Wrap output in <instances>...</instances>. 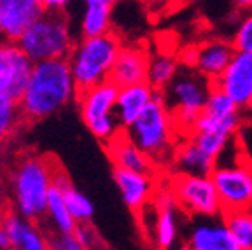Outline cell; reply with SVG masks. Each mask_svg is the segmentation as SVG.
<instances>
[{
	"label": "cell",
	"mask_w": 252,
	"mask_h": 250,
	"mask_svg": "<svg viewBox=\"0 0 252 250\" xmlns=\"http://www.w3.org/2000/svg\"><path fill=\"white\" fill-rule=\"evenodd\" d=\"M0 249H2V250L12 249V245H11V236H9L7 229H5V227L2 226V224H0Z\"/></svg>",
	"instance_id": "d6a6232c"
},
{
	"label": "cell",
	"mask_w": 252,
	"mask_h": 250,
	"mask_svg": "<svg viewBox=\"0 0 252 250\" xmlns=\"http://www.w3.org/2000/svg\"><path fill=\"white\" fill-rule=\"evenodd\" d=\"M44 11L42 0H0V40L18 42Z\"/></svg>",
	"instance_id": "5bb4252c"
},
{
	"label": "cell",
	"mask_w": 252,
	"mask_h": 250,
	"mask_svg": "<svg viewBox=\"0 0 252 250\" xmlns=\"http://www.w3.org/2000/svg\"><path fill=\"white\" fill-rule=\"evenodd\" d=\"M235 47L231 40L224 39H210L205 40L203 44L196 46V62L194 68L210 81H216L226 66L229 65L231 58L235 56Z\"/></svg>",
	"instance_id": "ffe728a7"
},
{
	"label": "cell",
	"mask_w": 252,
	"mask_h": 250,
	"mask_svg": "<svg viewBox=\"0 0 252 250\" xmlns=\"http://www.w3.org/2000/svg\"><path fill=\"white\" fill-rule=\"evenodd\" d=\"M210 177L219 192L224 214L252 208V164L238 144V138L222 151Z\"/></svg>",
	"instance_id": "5b68a950"
},
{
	"label": "cell",
	"mask_w": 252,
	"mask_h": 250,
	"mask_svg": "<svg viewBox=\"0 0 252 250\" xmlns=\"http://www.w3.org/2000/svg\"><path fill=\"white\" fill-rule=\"evenodd\" d=\"M74 235L77 236L83 249H94V247L98 245V235L93 229V226H90V222H77Z\"/></svg>",
	"instance_id": "f1b7e54d"
},
{
	"label": "cell",
	"mask_w": 252,
	"mask_h": 250,
	"mask_svg": "<svg viewBox=\"0 0 252 250\" xmlns=\"http://www.w3.org/2000/svg\"><path fill=\"white\" fill-rule=\"evenodd\" d=\"M142 4L144 5H147L149 9H159V7H166V5L172 2V0H140Z\"/></svg>",
	"instance_id": "e575fe53"
},
{
	"label": "cell",
	"mask_w": 252,
	"mask_h": 250,
	"mask_svg": "<svg viewBox=\"0 0 252 250\" xmlns=\"http://www.w3.org/2000/svg\"><path fill=\"white\" fill-rule=\"evenodd\" d=\"M20 102L11 94H0V142H4L23 123Z\"/></svg>",
	"instance_id": "484cf974"
},
{
	"label": "cell",
	"mask_w": 252,
	"mask_h": 250,
	"mask_svg": "<svg viewBox=\"0 0 252 250\" xmlns=\"http://www.w3.org/2000/svg\"><path fill=\"white\" fill-rule=\"evenodd\" d=\"M229 4L240 12L252 11V0H229Z\"/></svg>",
	"instance_id": "836d02e7"
},
{
	"label": "cell",
	"mask_w": 252,
	"mask_h": 250,
	"mask_svg": "<svg viewBox=\"0 0 252 250\" xmlns=\"http://www.w3.org/2000/svg\"><path fill=\"white\" fill-rule=\"evenodd\" d=\"M56 159L27 156L16 164L11 177L14 210L32 220L42 222L47 198L53 188V170Z\"/></svg>",
	"instance_id": "3957f363"
},
{
	"label": "cell",
	"mask_w": 252,
	"mask_h": 250,
	"mask_svg": "<svg viewBox=\"0 0 252 250\" xmlns=\"http://www.w3.org/2000/svg\"><path fill=\"white\" fill-rule=\"evenodd\" d=\"M158 93L159 91L154 90L147 81L119 88L118 100H116V116H118L121 128H130L140 118L142 112L149 107V103L156 98Z\"/></svg>",
	"instance_id": "d6986e66"
},
{
	"label": "cell",
	"mask_w": 252,
	"mask_h": 250,
	"mask_svg": "<svg viewBox=\"0 0 252 250\" xmlns=\"http://www.w3.org/2000/svg\"><path fill=\"white\" fill-rule=\"evenodd\" d=\"M105 145L107 156L112 161L116 168H126L133 170V172H142V173H154L156 163L151 159V156L147 153H144L128 135L126 129L116 135L114 138H110Z\"/></svg>",
	"instance_id": "e0dca14e"
},
{
	"label": "cell",
	"mask_w": 252,
	"mask_h": 250,
	"mask_svg": "<svg viewBox=\"0 0 252 250\" xmlns=\"http://www.w3.org/2000/svg\"><path fill=\"white\" fill-rule=\"evenodd\" d=\"M77 86L68 58L35 62L20 96V107L27 123L47 119L77 98Z\"/></svg>",
	"instance_id": "6da1fadb"
},
{
	"label": "cell",
	"mask_w": 252,
	"mask_h": 250,
	"mask_svg": "<svg viewBox=\"0 0 252 250\" xmlns=\"http://www.w3.org/2000/svg\"><path fill=\"white\" fill-rule=\"evenodd\" d=\"M32 62L68 58L75 46L70 18L65 11H44L18 40Z\"/></svg>",
	"instance_id": "8992f818"
},
{
	"label": "cell",
	"mask_w": 252,
	"mask_h": 250,
	"mask_svg": "<svg viewBox=\"0 0 252 250\" xmlns=\"http://www.w3.org/2000/svg\"><path fill=\"white\" fill-rule=\"evenodd\" d=\"M236 138H238L242 149H244L245 156L249 157V161H251V164H252V119L242 125L240 131H238V137Z\"/></svg>",
	"instance_id": "f546056e"
},
{
	"label": "cell",
	"mask_w": 252,
	"mask_h": 250,
	"mask_svg": "<svg viewBox=\"0 0 252 250\" xmlns=\"http://www.w3.org/2000/svg\"><path fill=\"white\" fill-rule=\"evenodd\" d=\"M121 46V39L114 31L94 37H81L75 42L68 55V63L79 91L109 81Z\"/></svg>",
	"instance_id": "277c9868"
},
{
	"label": "cell",
	"mask_w": 252,
	"mask_h": 250,
	"mask_svg": "<svg viewBox=\"0 0 252 250\" xmlns=\"http://www.w3.org/2000/svg\"><path fill=\"white\" fill-rule=\"evenodd\" d=\"M112 179L118 186L121 199L130 210L140 212L142 208L151 203L154 191H156L153 173L133 172V170L116 168L114 166Z\"/></svg>",
	"instance_id": "9a60e30c"
},
{
	"label": "cell",
	"mask_w": 252,
	"mask_h": 250,
	"mask_svg": "<svg viewBox=\"0 0 252 250\" xmlns=\"http://www.w3.org/2000/svg\"><path fill=\"white\" fill-rule=\"evenodd\" d=\"M181 66L179 62L170 55H154L151 56L149 72H147V82L158 91H165L170 82L179 74Z\"/></svg>",
	"instance_id": "cb8c5ba5"
},
{
	"label": "cell",
	"mask_w": 252,
	"mask_h": 250,
	"mask_svg": "<svg viewBox=\"0 0 252 250\" xmlns=\"http://www.w3.org/2000/svg\"><path fill=\"white\" fill-rule=\"evenodd\" d=\"M0 224L7 229L11 245L14 250H46L47 231L16 210H5L0 214Z\"/></svg>",
	"instance_id": "2e32d148"
},
{
	"label": "cell",
	"mask_w": 252,
	"mask_h": 250,
	"mask_svg": "<svg viewBox=\"0 0 252 250\" xmlns=\"http://www.w3.org/2000/svg\"><path fill=\"white\" fill-rule=\"evenodd\" d=\"M118 93L119 86L109 79L96 86L79 91L75 98L83 123L91 135L102 144H107L123 129L116 116Z\"/></svg>",
	"instance_id": "ba28073f"
},
{
	"label": "cell",
	"mask_w": 252,
	"mask_h": 250,
	"mask_svg": "<svg viewBox=\"0 0 252 250\" xmlns=\"http://www.w3.org/2000/svg\"><path fill=\"white\" fill-rule=\"evenodd\" d=\"M74 0H42L46 11H65Z\"/></svg>",
	"instance_id": "1f68e13d"
},
{
	"label": "cell",
	"mask_w": 252,
	"mask_h": 250,
	"mask_svg": "<svg viewBox=\"0 0 252 250\" xmlns=\"http://www.w3.org/2000/svg\"><path fill=\"white\" fill-rule=\"evenodd\" d=\"M212 88L214 81L200 74L196 68L181 66V70L170 82V86L161 91L181 133L188 135L193 131Z\"/></svg>",
	"instance_id": "52a82bcc"
},
{
	"label": "cell",
	"mask_w": 252,
	"mask_h": 250,
	"mask_svg": "<svg viewBox=\"0 0 252 250\" xmlns=\"http://www.w3.org/2000/svg\"><path fill=\"white\" fill-rule=\"evenodd\" d=\"M249 110H251V112H252V100H251V105H249Z\"/></svg>",
	"instance_id": "8d00e7d4"
},
{
	"label": "cell",
	"mask_w": 252,
	"mask_h": 250,
	"mask_svg": "<svg viewBox=\"0 0 252 250\" xmlns=\"http://www.w3.org/2000/svg\"><path fill=\"white\" fill-rule=\"evenodd\" d=\"M126 131L156 164L172 161L181 140V129L161 91Z\"/></svg>",
	"instance_id": "7a4b0ae2"
},
{
	"label": "cell",
	"mask_w": 252,
	"mask_h": 250,
	"mask_svg": "<svg viewBox=\"0 0 252 250\" xmlns=\"http://www.w3.org/2000/svg\"><path fill=\"white\" fill-rule=\"evenodd\" d=\"M151 55L142 46H125L119 49V55L110 70V81L119 88L147 81Z\"/></svg>",
	"instance_id": "ac0fdd59"
},
{
	"label": "cell",
	"mask_w": 252,
	"mask_h": 250,
	"mask_svg": "<svg viewBox=\"0 0 252 250\" xmlns=\"http://www.w3.org/2000/svg\"><path fill=\"white\" fill-rule=\"evenodd\" d=\"M33 62L25 55L18 42L0 40V94L20 100L30 77Z\"/></svg>",
	"instance_id": "7c38bea8"
},
{
	"label": "cell",
	"mask_w": 252,
	"mask_h": 250,
	"mask_svg": "<svg viewBox=\"0 0 252 250\" xmlns=\"http://www.w3.org/2000/svg\"><path fill=\"white\" fill-rule=\"evenodd\" d=\"M103 2H107V4H110V5H114L118 0H103Z\"/></svg>",
	"instance_id": "d590c367"
},
{
	"label": "cell",
	"mask_w": 252,
	"mask_h": 250,
	"mask_svg": "<svg viewBox=\"0 0 252 250\" xmlns=\"http://www.w3.org/2000/svg\"><path fill=\"white\" fill-rule=\"evenodd\" d=\"M231 44L235 51L252 53V11H245L244 16L236 21Z\"/></svg>",
	"instance_id": "4316f807"
},
{
	"label": "cell",
	"mask_w": 252,
	"mask_h": 250,
	"mask_svg": "<svg viewBox=\"0 0 252 250\" xmlns=\"http://www.w3.org/2000/svg\"><path fill=\"white\" fill-rule=\"evenodd\" d=\"M47 249L53 250H81L83 245L79 243L74 233H47Z\"/></svg>",
	"instance_id": "83f0119b"
},
{
	"label": "cell",
	"mask_w": 252,
	"mask_h": 250,
	"mask_svg": "<svg viewBox=\"0 0 252 250\" xmlns=\"http://www.w3.org/2000/svg\"><path fill=\"white\" fill-rule=\"evenodd\" d=\"M173 168L177 173H193V175H210L212 170L216 168L217 159L212 157L209 153H205L203 149L186 135L182 140H179L175 153L172 157Z\"/></svg>",
	"instance_id": "44dd1931"
},
{
	"label": "cell",
	"mask_w": 252,
	"mask_h": 250,
	"mask_svg": "<svg viewBox=\"0 0 252 250\" xmlns=\"http://www.w3.org/2000/svg\"><path fill=\"white\" fill-rule=\"evenodd\" d=\"M112 5L103 0H84V12L81 18V37H94L110 31Z\"/></svg>",
	"instance_id": "603a6c76"
},
{
	"label": "cell",
	"mask_w": 252,
	"mask_h": 250,
	"mask_svg": "<svg viewBox=\"0 0 252 250\" xmlns=\"http://www.w3.org/2000/svg\"><path fill=\"white\" fill-rule=\"evenodd\" d=\"M151 207L154 210V219H151V236L149 240L158 249H170L179 242L181 236V217H179L177 198L172 188L154 192Z\"/></svg>",
	"instance_id": "30bf717a"
},
{
	"label": "cell",
	"mask_w": 252,
	"mask_h": 250,
	"mask_svg": "<svg viewBox=\"0 0 252 250\" xmlns=\"http://www.w3.org/2000/svg\"><path fill=\"white\" fill-rule=\"evenodd\" d=\"M42 222L49 226L46 227L47 233H74L75 226H77V222H75V219L72 217L70 210L67 207L62 189L56 188L55 184L49 191L46 215H44Z\"/></svg>",
	"instance_id": "7402d4cb"
},
{
	"label": "cell",
	"mask_w": 252,
	"mask_h": 250,
	"mask_svg": "<svg viewBox=\"0 0 252 250\" xmlns=\"http://www.w3.org/2000/svg\"><path fill=\"white\" fill-rule=\"evenodd\" d=\"M224 220L238 245V250H252V208L226 212Z\"/></svg>",
	"instance_id": "d4e9b609"
},
{
	"label": "cell",
	"mask_w": 252,
	"mask_h": 250,
	"mask_svg": "<svg viewBox=\"0 0 252 250\" xmlns=\"http://www.w3.org/2000/svg\"><path fill=\"white\" fill-rule=\"evenodd\" d=\"M186 247L191 250H238L222 215H194L186 231Z\"/></svg>",
	"instance_id": "8fae6325"
},
{
	"label": "cell",
	"mask_w": 252,
	"mask_h": 250,
	"mask_svg": "<svg viewBox=\"0 0 252 250\" xmlns=\"http://www.w3.org/2000/svg\"><path fill=\"white\" fill-rule=\"evenodd\" d=\"M172 191L181 210L188 215H220L224 214L219 192L210 175L177 173L172 180Z\"/></svg>",
	"instance_id": "9c48e42d"
},
{
	"label": "cell",
	"mask_w": 252,
	"mask_h": 250,
	"mask_svg": "<svg viewBox=\"0 0 252 250\" xmlns=\"http://www.w3.org/2000/svg\"><path fill=\"white\" fill-rule=\"evenodd\" d=\"M214 86L231 96L242 109L252 100V53L236 51L226 70L214 81Z\"/></svg>",
	"instance_id": "4fadbf2b"
},
{
	"label": "cell",
	"mask_w": 252,
	"mask_h": 250,
	"mask_svg": "<svg viewBox=\"0 0 252 250\" xmlns=\"http://www.w3.org/2000/svg\"><path fill=\"white\" fill-rule=\"evenodd\" d=\"M194 62H196V46L186 47L184 51L181 53L182 66H193V68H194Z\"/></svg>",
	"instance_id": "4dcf8cb0"
}]
</instances>
